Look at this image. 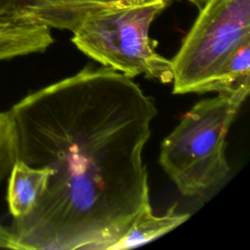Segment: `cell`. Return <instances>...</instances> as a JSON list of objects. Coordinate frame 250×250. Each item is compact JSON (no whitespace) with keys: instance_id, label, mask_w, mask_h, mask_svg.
I'll list each match as a JSON object with an SVG mask.
<instances>
[{"instance_id":"1","label":"cell","mask_w":250,"mask_h":250,"mask_svg":"<svg viewBox=\"0 0 250 250\" xmlns=\"http://www.w3.org/2000/svg\"><path fill=\"white\" fill-rule=\"evenodd\" d=\"M9 112L17 159L50 173L37 206L13 220L17 250H109L151 209L143 150L157 109L130 77L86 66Z\"/></svg>"},{"instance_id":"11","label":"cell","mask_w":250,"mask_h":250,"mask_svg":"<svg viewBox=\"0 0 250 250\" xmlns=\"http://www.w3.org/2000/svg\"><path fill=\"white\" fill-rule=\"evenodd\" d=\"M168 4H170L172 1H179V0H165ZM188 2H189L190 4H192V5H194L195 7H197L198 8V10L208 1V0H187Z\"/></svg>"},{"instance_id":"7","label":"cell","mask_w":250,"mask_h":250,"mask_svg":"<svg viewBox=\"0 0 250 250\" xmlns=\"http://www.w3.org/2000/svg\"><path fill=\"white\" fill-rule=\"evenodd\" d=\"M50 28L73 31L92 11L114 0H20Z\"/></svg>"},{"instance_id":"5","label":"cell","mask_w":250,"mask_h":250,"mask_svg":"<svg viewBox=\"0 0 250 250\" xmlns=\"http://www.w3.org/2000/svg\"><path fill=\"white\" fill-rule=\"evenodd\" d=\"M53 43L51 28L20 0H0V62L43 53Z\"/></svg>"},{"instance_id":"2","label":"cell","mask_w":250,"mask_h":250,"mask_svg":"<svg viewBox=\"0 0 250 250\" xmlns=\"http://www.w3.org/2000/svg\"><path fill=\"white\" fill-rule=\"evenodd\" d=\"M249 90L241 87L198 102L162 141L159 162L184 195H201L229 175L226 137Z\"/></svg>"},{"instance_id":"9","label":"cell","mask_w":250,"mask_h":250,"mask_svg":"<svg viewBox=\"0 0 250 250\" xmlns=\"http://www.w3.org/2000/svg\"><path fill=\"white\" fill-rule=\"evenodd\" d=\"M17 160L16 134L11 114L0 111V183L6 178Z\"/></svg>"},{"instance_id":"6","label":"cell","mask_w":250,"mask_h":250,"mask_svg":"<svg viewBox=\"0 0 250 250\" xmlns=\"http://www.w3.org/2000/svg\"><path fill=\"white\" fill-rule=\"evenodd\" d=\"M50 173L17 159L9 173L7 201L13 219L30 214L37 206L47 186Z\"/></svg>"},{"instance_id":"10","label":"cell","mask_w":250,"mask_h":250,"mask_svg":"<svg viewBox=\"0 0 250 250\" xmlns=\"http://www.w3.org/2000/svg\"><path fill=\"white\" fill-rule=\"evenodd\" d=\"M0 248L16 249V242L10 229L5 228L0 224Z\"/></svg>"},{"instance_id":"3","label":"cell","mask_w":250,"mask_h":250,"mask_svg":"<svg viewBox=\"0 0 250 250\" xmlns=\"http://www.w3.org/2000/svg\"><path fill=\"white\" fill-rule=\"evenodd\" d=\"M165 0H114L90 12L72 31V43L89 58L130 78L144 74L172 82L171 61L149 37L151 23L168 6Z\"/></svg>"},{"instance_id":"4","label":"cell","mask_w":250,"mask_h":250,"mask_svg":"<svg viewBox=\"0 0 250 250\" xmlns=\"http://www.w3.org/2000/svg\"><path fill=\"white\" fill-rule=\"evenodd\" d=\"M250 42V0H208L171 61L173 93L211 92L225 63Z\"/></svg>"},{"instance_id":"8","label":"cell","mask_w":250,"mask_h":250,"mask_svg":"<svg viewBox=\"0 0 250 250\" xmlns=\"http://www.w3.org/2000/svg\"><path fill=\"white\" fill-rule=\"evenodd\" d=\"M188 218V213H175V206L160 217L154 216L151 209L146 210L138 216L126 233L109 250H123L144 245L176 229Z\"/></svg>"}]
</instances>
